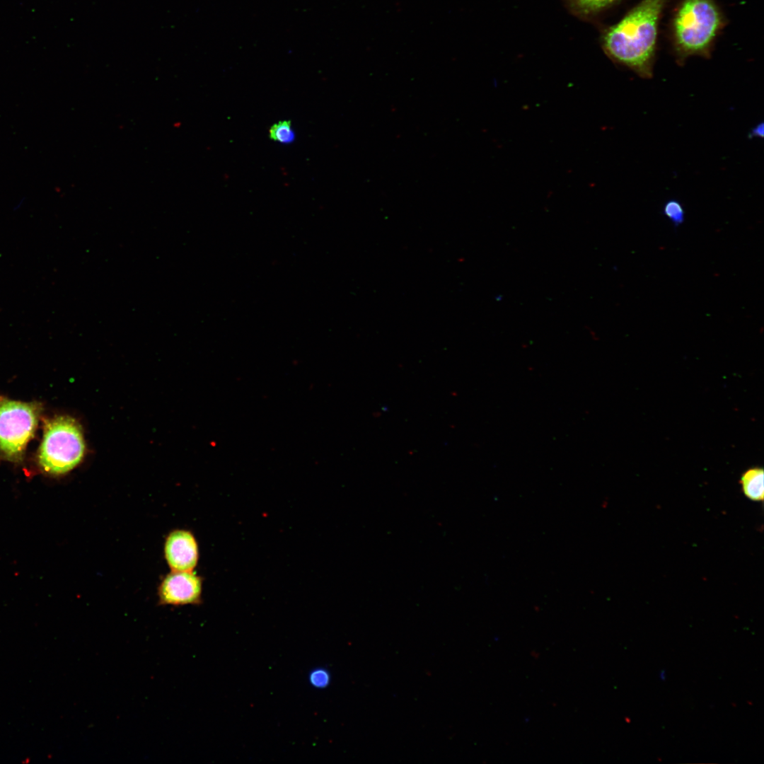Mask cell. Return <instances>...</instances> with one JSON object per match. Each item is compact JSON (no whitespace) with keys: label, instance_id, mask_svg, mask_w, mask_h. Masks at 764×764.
I'll list each match as a JSON object with an SVG mask.
<instances>
[{"label":"cell","instance_id":"obj_1","mask_svg":"<svg viewBox=\"0 0 764 764\" xmlns=\"http://www.w3.org/2000/svg\"><path fill=\"white\" fill-rule=\"evenodd\" d=\"M667 0H642L604 33L602 44L615 61L643 78L652 75L658 22Z\"/></svg>","mask_w":764,"mask_h":764},{"label":"cell","instance_id":"obj_2","mask_svg":"<svg viewBox=\"0 0 764 764\" xmlns=\"http://www.w3.org/2000/svg\"><path fill=\"white\" fill-rule=\"evenodd\" d=\"M673 37L678 57L707 56L722 25V17L712 0H683L673 19Z\"/></svg>","mask_w":764,"mask_h":764},{"label":"cell","instance_id":"obj_3","mask_svg":"<svg viewBox=\"0 0 764 764\" xmlns=\"http://www.w3.org/2000/svg\"><path fill=\"white\" fill-rule=\"evenodd\" d=\"M84 450L82 431L74 419L60 416L46 422L38 456L45 472L60 475L70 471L81 462Z\"/></svg>","mask_w":764,"mask_h":764},{"label":"cell","instance_id":"obj_4","mask_svg":"<svg viewBox=\"0 0 764 764\" xmlns=\"http://www.w3.org/2000/svg\"><path fill=\"white\" fill-rule=\"evenodd\" d=\"M40 407L0 398V451L11 461L22 459L37 427Z\"/></svg>","mask_w":764,"mask_h":764},{"label":"cell","instance_id":"obj_5","mask_svg":"<svg viewBox=\"0 0 764 764\" xmlns=\"http://www.w3.org/2000/svg\"><path fill=\"white\" fill-rule=\"evenodd\" d=\"M202 591V579L192 571H172L165 577L159 586V603L174 606L198 604L201 601Z\"/></svg>","mask_w":764,"mask_h":764},{"label":"cell","instance_id":"obj_6","mask_svg":"<svg viewBox=\"0 0 764 764\" xmlns=\"http://www.w3.org/2000/svg\"><path fill=\"white\" fill-rule=\"evenodd\" d=\"M164 555L172 571H192L199 558L198 545L195 536L186 530L172 531L166 539Z\"/></svg>","mask_w":764,"mask_h":764},{"label":"cell","instance_id":"obj_7","mask_svg":"<svg viewBox=\"0 0 764 764\" xmlns=\"http://www.w3.org/2000/svg\"><path fill=\"white\" fill-rule=\"evenodd\" d=\"M740 484L743 494L749 499L760 502L764 497V472L760 467L746 470L741 477Z\"/></svg>","mask_w":764,"mask_h":764},{"label":"cell","instance_id":"obj_8","mask_svg":"<svg viewBox=\"0 0 764 764\" xmlns=\"http://www.w3.org/2000/svg\"><path fill=\"white\" fill-rule=\"evenodd\" d=\"M572 11L582 16L595 14L616 0H565Z\"/></svg>","mask_w":764,"mask_h":764},{"label":"cell","instance_id":"obj_9","mask_svg":"<svg viewBox=\"0 0 764 764\" xmlns=\"http://www.w3.org/2000/svg\"><path fill=\"white\" fill-rule=\"evenodd\" d=\"M269 136L274 141L289 143L294 139V133L289 120L280 121L273 125L269 130Z\"/></svg>","mask_w":764,"mask_h":764},{"label":"cell","instance_id":"obj_10","mask_svg":"<svg viewBox=\"0 0 764 764\" xmlns=\"http://www.w3.org/2000/svg\"><path fill=\"white\" fill-rule=\"evenodd\" d=\"M664 214L675 226L683 222L685 212L681 204L675 199L666 202L664 206Z\"/></svg>","mask_w":764,"mask_h":764},{"label":"cell","instance_id":"obj_11","mask_svg":"<svg viewBox=\"0 0 764 764\" xmlns=\"http://www.w3.org/2000/svg\"><path fill=\"white\" fill-rule=\"evenodd\" d=\"M310 681L312 685L318 688H324L329 684L330 675L324 669H317L311 674Z\"/></svg>","mask_w":764,"mask_h":764},{"label":"cell","instance_id":"obj_12","mask_svg":"<svg viewBox=\"0 0 764 764\" xmlns=\"http://www.w3.org/2000/svg\"><path fill=\"white\" fill-rule=\"evenodd\" d=\"M763 137V122H760V123L758 124L756 126H755L750 131V132L748 134V137L749 139H753V138H755V137H760V138H762Z\"/></svg>","mask_w":764,"mask_h":764},{"label":"cell","instance_id":"obj_13","mask_svg":"<svg viewBox=\"0 0 764 764\" xmlns=\"http://www.w3.org/2000/svg\"><path fill=\"white\" fill-rule=\"evenodd\" d=\"M660 675H661V678L664 680L665 676H664V671L660 673Z\"/></svg>","mask_w":764,"mask_h":764}]
</instances>
